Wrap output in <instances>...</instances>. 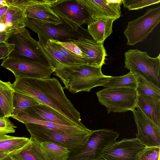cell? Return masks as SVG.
Returning a JSON list of instances; mask_svg holds the SVG:
<instances>
[{
  "instance_id": "cell-41",
  "label": "cell",
  "mask_w": 160,
  "mask_h": 160,
  "mask_svg": "<svg viewBox=\"0 0 160 160\" xmlns=\"http://www.w3.org/2000/svg\"><path fill=\"white\" fill-rule=\"evenodd\" d=\"M5 117V116L0 106V118H2Z\"/></svg>"
},
{
  "instance_id": "cell-16",
  "label": "cell",
  "mask_w": 160,
  "mask_h": 160,
  "mask_svg": "<svg viewBox=\"0 0 160 160\" xmlns=\"http://www.w3.org/2000/svg\"><path fill=\"white\" fill-rule=\"evenodd\" d=\"M89 13L92 19L98 18H119L122 0H77Z\"/></svg>"
},
{
  "instance_id": "cell-19",
  "label": "cell",
  "mask_w": 160,
  "mask_h": 160,
  "mask_svg": "<svg viewBox=\"0 0 160 160\" xmlns=\"http://www.w3.org/2000/svg\"><path fill=\"white\" fill-rule=\"evenodd\" d=\"M8 154L13 160H48L40 142L31 137L23 147Z\"/></svg>"
},
{
  "instance_id": "cell-11",
  "label": "cell",
  "mask_w": 160,
  "mask_h": 160,
  "mask_svg": "<svg viewBox=\"0 0 160 160\" xmlns=\"http://www.w3.org/2000/svg\"><path fill=\"white\" fill-rule=\"evenodd\" d=\"M38 43L50 65L54 69L55 75L68 88V78L70 74L81 66L68 59L58 51L51 44L48 39L38 35Z\"/></svg>"
},
{
  "instance_id": "cell-3",
  "label": "cell",
  "mask_w": 160,
  "mask_h": 160,
  "mask_svg": "<svg viewBox=\"0 0 160 160\" xmlns=\"http://www.w3.org/2000/svg\"><path fill=\"white\" fill-rule=\"evenodd\" d=\"M119 134L108 129L93 130L86 142L70 151L67 160H100L104 152L116 142Z\"/></svg>"
},
{
  "instance_id": "cell-33",
  "label": "cell",
  "mask_w": 160,
  "mask_h": 160,
  "mask_svg": "<svg viewBox=\"0 0 160 160\" xmlns=\"http://www.w3.org/2000/svg\"><path fill=\"white\" fill-rule=\"evenodd\" d=\"M57 42L64 48L76 55L85 59L89 66H93V64L87 56L82 52L81 49L72 41Z\"/></svg>"
},
{
  "instance_id": "cell-13",
  "label": "cell",
  "mask_w": 160,
  "mask_h": 160,
  "mask_svg": "<svg viewBox=\"0 0 160 160\" xmlns=\"http://www.w3.org/2000/svg\"><path fill=\"white\" fill-rule=\"evenodd\" d=\"M11 117L19 122L25 119H32L75 126L82 129L55 110L42 104L29 107L22 111L17 115Z\"/></svg>"
},
{
  "instance_id": "cell-8",
  "label": "cell",
  "mask_w": 160,
  "mask_h": 160,
  "mask_svg": "<svg viewBox=\"0 0 160 160\" xmlns=\"http://www.w3.org/2000/svg\"><path fill=\"white\" fill-rule=\"evenodd\" d=\"M50 7L63 22L74 31L92 19L85 8L77 0H54Z\"/></svg>"
},
{
  "instance_id": "cell-15",
  "label": "cell",
  "mask_w": 160,
  "mask_h": 160,
  "mask_svg": "<svg viewBox=\"0 0 160 160\" xmlns=\"http://www.w3.org/2000/svg\"><path fill=\"white\" fill-rule=\"evenodd\" d=\"M145 147L136 138H124L106 149L102 157L106 160H137Z\"/></svg>"
},
{
  "instance_id": "cell-37",
  "label": "cell",
  "mask_w": 160,
  "mask_h": 160,
  "mask_svg": "<svg viewBox=\"0 0 160 160\" xmlns=\"http://www.w3.org/2000/svg\"><path fill=\"white\" fill-rule=\"evenodd\" d=\"M14 32L8 31H0V42H7V41L8 38Z\"/></svg>"
},
{
  "instance_id": "cell-25",
  "label": "cell",
  "mask_w": 160,
  "mask_h": 160,
  "mask_svg": "<svg viewBox=\"0 0 160 160\" xmlns=\"http://www.w3.org/2000/svg\"><path fill=\"white\" fill-rule=\"evenodd\" d=\"M136 75L137 85L136 89L138 95L149 96L160 100V88L138 72Z\"/></svg>"
},
{
  "instance_id": "cell-21",
  "label": "cell",
  "mask_w": 160,
  "mask_h": 160,
  "mask_svg": "<svg viewBox=\"0 0 160 160\" xmlns=\"http://www.w3.org/2000/svg\"><path fill=\"white\" fill-rule=\"evenodd\" d=\"M136 107L160 128V100L149 96L138 95Z\"/></svg>"
},
{
  "instance_id": "cell-42",
  "label": "cell",
  "mask_w": 160,
  "mask_h": 160,
  "mask_svg": "<svg viewBox=\"0 0 160 160\" xmlns=\"http://www.w3.org/2000/svg\"><path fill=\"white\" fill-rule=\"evenodd\" d=\"M100 160H106L105 158L102 157Z\"/></svg>"
},
{
  "instance_id": "cell-17",
  "label": "cell",
  "mask_w": 160,
  "mask_h": 160,
  "mask_svg": "<svg viewBox=\"0 0 160 160\" xmlns=\"http://www.w3.org/2000/svg\"><path fill=\"white\" fill-rule=\"evenodd\" d=\"M51 0H28L24 12L26 17L55 25L62 22L50 7Z\"/></svg>"
},
{
  "instance_id": "cell-23",
  "label": "cell",
  "mask_w": 160,
  "mask_h": 160,
  "mask_svg": "<svg viewBox=\"0 0 160 160\" xmlns=\"http://www.w3.org/2000/svg\"><path fill=\"white\" fill-rule=\"evenodd\" d=\"M14 89L10 81L0 79V106L6 117L9 118L13 112V99Z\"/></svg>"
},
{
  "instance_id": "cell-24",
  "label": "cell",
  "mask_w": 160,
  "mask_h": 160,
  "mask_svg": "<svg viewBox=\"0 0 160 160\" xmlns=\"http://www.w3.org/2000/svg\"><path fill=\"white\" fill-rule=\"evenodd\" d=\"M40 142L41 149L48 160H67L70 152L69 150L51 142Z\"/></svg>"
},
{
  "instance_id": "cell-6",
  "label": "cell",
  "mask_w": 160,
  "mask_h": 160,
  "mask_svg": "<svg viewBox=\"0 0 160 160\" xmlns=\"http://www.w3.org/2000/svg\"><path fill=\"white\" fill-rule=\"evenodd\" d=\"M125 67L134 73L138 72L160 88V54L150 57L146 52L130 49L124 53Z\"/></svg>"
},
{
  "instance_id": "cell-27",
  "label": "cell",
  "mask_w": 160,
  "mask_h": 160,
  "mask_svg": "<svg viewBox=\"0 0 160 160\" xmlns=\"http://www.w3.org/2000/svg\"><path fill=\"white\" fill-rule=\"evenodd\" d=\"M137 81L135 74L131 71L123 76L112 77L102 86L105 88H127L136 89Z\"/></svg>"
},
{
  "instance_id": "cell-5",
  "label": "cell",
  "mask_w": 160,
  "mask_h": 160,
  "mask_svg": "<svg viewBox=\"0 0 160 160\" xmlns=\"http://www.w3.org/2000/svg\"><path fill=\"white\" fill-rule=\"evenodd\" d=\"M25 27H27L38 35L48 39L60 42H67L78 40L80 38L92 37L87 29L82 28L78 31H74L62 22L55 25L26 17Z\"/></svg>"
},
{
  "instance_id": "cell-29",
  "label": "cell",
  "mask_w": 160,
  "mask_h": 160,
  "mask_svg": "<svg viewBox=\"0 0 160 160\" xmlns=\"http://www.w3.org/2000/svg\"><path fill=\"white\" fill-rule=\"evenodd\" d=\"M19 122L24 124L27 123H35L50 129L66 132H75L81 130H86L82 129L77 127L65 125L52 122L44 121L32 119H25L21 120Z\"/></svg>"
},
{
  "instance_id": "cell-26",
  "label": "cell",
  "mask_w": 160,
  "mask_h": 160,
  "mask_svg": "<svg viewBox=\"0 0 160 160\" xmlns=\"http://www.w3.org/2000/svg\"><path fill=\"white\" fill-rule=\"evenodd\" d=\"M26 137L0 135V151L10 153L23 147L29 141Z\"/></svg>"
},
{
  "instance_id": "cell-18",
  "label": "cell",
  "mask_w": 160,
  "mask_h": 160,
  "mask_svg": "<svg viewBox=\"0 0 160 160\" xmlns=\"http://www.w3.org/2000/svg\"><path fill=\"white\" fill-rule=\"evenodd\" d=\"M71 41L79 48L94 67H101L105 64L107 54L103 43L97 42L92 37L80 38L77 40Z\"/></svg>"
},
{
  "instance_id": "cell-10",
  "label": "cell",
  "mask_w": 160,
  "mask_h": 160,
  "mask_svg": "<svg viewBox=\"0 0 160 160\" xmlns=\"http://www.w3.org/2000/svg\"><path fill=\"white\" fill-rule=\"evenodd\" d=\"M160 21V6L149 9L142 16L128 22L124 32L127 44L133 46L146 40Z\"/></svg>"
},
{
  "instance_id": "cell-12",
  "label": "cell",
  "mask_w": 160,
  "mask_h": 160,
  "mask_svg": "<svg viewBox=\"0 0 160 160\" xmlns=\"http://www.w3.org/2000/svg\"><path fill=\"white\" fill-rule=\"evenodd\" d=\"M1 66L11 71L15 78H47L54 71L50 65L8 57L3 59Z\"/></svg>"
},
{
  "instance_id": "cell-38",
  "label": "cell",
  "mask_w": 160,
  "mask_h": 160,
  "mask_svg": "<svg viewBox=\"0 0 160 160\" xmlns=\"http://www.w3.org/2000/svg\"><path fill=\"white\" fill-rule=\"evenodd\" d=\"M9 153L7 152L0 151V158L6 156Z\"/></svg>"
},
{
  "instance_id": "cell-34",
  "label": "cell",
  "mask_w": 160,
  "mask_h": 160,
  "mask_svg": "<svg viewBox=\"0 0 160 160\" xmlns=\"http://www.w3.org/2000/svg\"><path fill=\"white\" fill-rule=\"evenodd\" d=\"M17 127L8 118L6 117L0 118V135L14 133L16 131L15 128Z\"/></svg>"
},
{
  "instance_id": "cell-7",
  "label": "cell",
  "mask_w": 160,
  "mask_h": 160,
  "mask_svg": "<svg viewBox=\"0 0 160 160\" xmlns=\"http://www.w3.org/2000/svg\"><path fill=\"white\" fill-rule=\"evenodd\" d=\"M96 94L99 102L106 107L108 114L132 111L136 107L138 95L135 89L105 88Z\"/></svg>"
},
{
  "instance_id": "cell-1",
  "label": "cell",
  "mask_w": 160,
  "mask_h": 160,
  "mask_svg": "<svg viewBox=\"0 0 160 160\" xmlns=\"http://www.w3.org/2000/svg\"><path fill=\"white\" fill-rule=\"evenodd\" d=\"M15 91L35 98L74 122L84 129L88 128L82 122L80 113L66 97L58 79L17 78L12 84Z\"/></svg>"
},
{
  "instance_id": "cell-14",
  "label": "cell",
  "mask_w": 160,
  "mask_h": 160,
  "mask_svg": "<svg viewBox=\"0 0 160 160\" xmlns=\"http://www.w3.org/2000/svg\"><path fill=\"white\" fill-rule=\"evenodd\" d=\"M132 111L138 130L136 138L145 147H160V128L138 108Z\"/></svg>"
},
{
  "instance_id": "cell-2",
  "label": "cell",
  "mask_w": 160,
  "mask_h": 160,
  "mask_svg": "<svg viewBox=\"0 0 160 160\" xmlns=\"http://www.w3.org/2000/svg\"><path fill=\"white\" fill-rule=\"evenodd\" d=\"M31 137L39 142H52L72 150L83 145L93 130L88 129L75 132L50 129L33 123L24 124Z\"/></svg>"
},
{
  "instance_id": "cell-31",
  "label": "cell",
  "mask_w": 160,
  "mask_h": 160,
  "mask_svg": "<svg viewBox=\"0 0 160 160\" xmlns=\"http://www.w3.org/2000/svg\"><path fill=\"white\" fill-rule=\"evenodd\" d=\"M124 8L129 10H139L147 6L159 3L160 0H122Z\"/></svg>"
},
{
  "instance_id": "cell-4",
  "label": "cell",
  "mask_w": 160,
  "mask_h": 160,
  "mask_svg": "<svg viewBox=\"0 0 160 160\" xmlns=\"http://www.w3.org/2000/svg\"><path fill=\"white\" fill-rule=\"evenodd\" d=\"M7 42L14 45L13 50L8 58L51 66L38 41L31 37L29 31L25 27L15 31L8 38Z\"/></svg>"
},
{
  "instance_id": "cell-35",
  "label": "cell",
  "mask_w": 160,
  "mask_h": 160,
  "mask_svg": "<svg viewBox=\"0 0 160 160\" xmlns=\"http://www.w3.org/2000/svg\"><path fill=\"white\" fill-rule=\"evenodd\" d=\"M14 47L13 44L7 42H0V60L8 57Z\"/></svg>"
},
{
  "instance_id": "cell-36",
  "label": "cell",
  "mask_w": 160,
  "mask_h": 160,
  "mask_svg": "<svg viewBox=\"0 0 160 160\" xmlns=\"http://www.w3.org/2000/svg\"><path fill=\"white\" fill-rule=\"evenodd\" d=\"M28 0H6L8 6H12L17 7L24 11Z\"/></svg>"
},
{
  "instance_id": "cell-32",
  "label": "cell",
  "mask_w": 160,
  "mask_h": 160,
  "mask_svg": "<svg viewBox=\"0 0 160 160\" xmlns=\"http://www.w3.org/2000/svg\"><path fill=\"white\" fill-rule=\"evenodd\" d=\"M160 147H145L137 160H160Z\"/></svg>"
},
{
  "instance_id": "cell-20",
  "label": "cell",
  "mask_w": 160,
  "mask_h": 160,
  "mask_svg": "<svg viewBox=\"0 0 160 160\" xmlns=\"http://www.w3.org/2000/svg\"><path fill=\"white\" fill-rule=\"evenodd\" d=\"M115 18H98L92 19L88 24L87 30L96 41L103 43L112 32V24Z\"/></svg>"
},
{
  "instance_id": "cell-30",
  "label": "cell",
  "mask_w": 160,
  "mask_h": 160,
  "mask_svg": "<svg viewBox=\"0 0 160 160\" xmlns=\"http://www.w3.org/2000/svg\"><path fill=\"white\" fill-rule=\"evenodd\" d=\"M48 40L52 45L66 58L81 65L89 66L87 62L85 59L66 49L58 43L56 40L52 39H49Z\"/></svg>"
},
{
  "instance_id": "cell-9",
  "label": "cell",
  "mask_w": 160,
  "mask_h": 160,
  "mask_svg": "<svg viewBox=\"0 0 160 160\" xmlns=\"http://www.w3.org/2000/svg\"><path fill=\"white\" fill-rule=\"evenodd\" d=\"M112 77L103 74L101 67L81 65L70 74L68 89L74 94L89 92L92 88L107 82Z\"/></svg>"
},
{
  "instance_id": "cell-39",
  "label": "cell",
  "mask_w": 160,
  "mask_h": 160,
  "mask_svg": "<svg viewBox=\"0 0 160 160\" xmlns=\"http://www.w3.org/2000/svg\"><path fill=\"white\" fill-rule=\"evenodd\" d=\"M0 160H13L8 154L6 156L0 158Z\"/></svg>"
},
{
  "instance_id": "cell-40",
  "label": "cell",
  "mask_w": 160,
  "mask_h": 160,
  "mask_svg": "<svg viewBox=\"0 0 160 160\" xmlns=\"http://www.w3.org/2000/svg\"><path fill=\"white\" fill-rule=\"evenodd\" d=\"M6 5H8L6 0H0V7Z\"/></svg>"
},
{
  "instance_id": "cell-28",
  "label": "cell",
  "mask_w": 160,
  "mask_h": 160,
  "mask_svg": "<svg viewBox=\"0 0 160 160\" xmlns=\"http://www.w3.org/2000/svg\"><path fill=\"white\" fill-rule=\"evenodd\" d=\"M41 104L32 97L15 91L13 99V112L11 117L17 115L27 108Z\"/></svg>"
},
{
  "instance_id": "cell-22",
  "label": "cell",
  "mask_w": 160,
  "mask_h": 160,
  "mask_svg": "<svg viewBox=\"0 0 160 160\" xmlns=\"http://www.w3.org/2000/svg\"><path fill=\"white\" fill-rule=\"evenodd\" d=\"M26 17L23 11L16 7L8 6L0 24L4 25L5 31L14 32L25 27Z\"/></svg>"
}]
</instances>
